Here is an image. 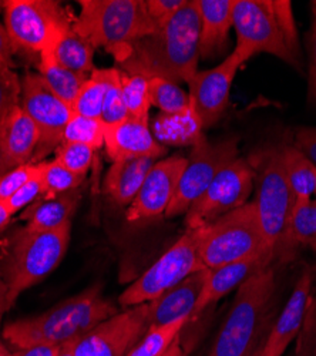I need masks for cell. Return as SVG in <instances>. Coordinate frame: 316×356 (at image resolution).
<instances>
[{"label":"cell","mask_w":316,"mask_h":356,"mask_svg":"<svg viewBox=\"0 0 316 356\" xmlns=\"http://www.w3.org/2000/svg\"><path fill=\"white\" fill-rule=\"evenodd\" d=\"M122 72V70H120ZM122 95L130 118L150 122V79L122 72Z\"/></svg>","instance_id":"obj_31"},{"label":"cell","mask_w":316,"mask_h":356,"mask_svg":"<svg viewBox=\"0 0 316 356\" xmlns=\"http://www.w3.org/2000/svg\"><path fill=\"white\" fill-rule=\"evenodd\" d=\"M313 271L305 268L258 356H282L286 348L298 338L313 293Z\"/></svg>","instance_id":"obj_17"},{"label":"cell","mask_w":316,"mask_h":356,"mask_svg":"<svg viewBox=\"0 0 316 356\" xmlns=\"http://www.w3.org/2000/svg\"><path fill=\"white\" fill-rule=\"evenodd\" d=\"M42 195V178L40 172L32 178L31 181L26 183L8 202L6 205L9 207V210L12 214L19 213L20 210L27 209L28 205L33 204L36 200H39Z\"/></svg>","instance_id":"obj_43"},{"label":"cell","mask_w":316,"mask_h":356,"mask_svg":"<svg viewBox=\"0 0 316 356\" xmlns=\"http://www.w3.org/2000/svg\"><path fill=\"white\" fill-rule=\"evenodd\" d=\"M282 161L295 201L310 200L316 193V165L294 144H285Z\"/></svg>","instance_id":"obj_27"},{"label":"cell","mask_w":316,"mask_h":356,"mask_svg":"<svg viewBox=\"0 0 316 356\" xmlns=\"http://www.w3.org/2000/svg\"><path fill=\"white\" fill-rule=\"evenodd\" d=\"M80 198V188L51 200L39 198L24 209L20 220L26 221V227L35 231L57 229L66 224H72V218L78 209Z\"/></svg>","instance_id":"obj_24"},{"label":"cell","mask_w":316,"mask_h":356,"mask_svg":"<svg viewBox=\"0 0 316 356\" xmlns=\"http://www.w3.org/2000/svg\"><path fill=\"white\" fill-rule=\"evenodd\" d=\"M22 108L35 122L40 138L31 164L46 161L63 143V134L74 113L69 104L51 93L43 79L33 72L22 77Z\"/></svg>","instance_id":"obj_12"},{"label":"cell","mask_w":316,"mask_h":356,"mask_svg":"<svg viewBox=\"0 0 316 356\" xmlns=\"http://www.w3.org/2000/svg\"><path fill=\"white\" fill-rule=\"evenodd\" d=\"M63 143L83 144L97 152L104 147V124L97 118L74 114L65 130Z\"/></svg>","instance_id":"obj_35"},{"label":"cell","mask_w":316,"mask_h":356,"mask_svg":"<svg viewBox=\"0 0 316 356\" xmlns=\"http://www.w3.org/2000/svg\"><path fill=\"white\" fill-rule=\"evenodd\" d=\"M94 154L96 152L88 145L76 143H63L56 150V160L63 164L72 172L85 177L93 164Z\"/></svg>","instance_id":"obj_38"},{"label":"cell","mask_w":316,"mask_h":356,"mask_svg":"<svg viewBox=\"0 0 316 356\" xmlns=\"http://www.w3.org/2000/svg\"><path fill=\"white\" fill-rule=\"evenodd\" d=\"M22 99V79L10 69L0 66V123L17 106Z\"/></svg>","instance_id":"obj_39"},{"label":"cell","mask_w":316,"mask_h":356,"mask_svg":"<svg viewBox=\"0 0 316 356\" xmlns=\"http://www.w3.org/2000/svg\"><path fill=\"white\" fill-rule=\"evenodd\" d=\"M199 15V57L219 56L234 29L235 0H195Z\"/></svg>","instance_id":"obj_21"},{"label":"cell","mask_w":316,"mask_h":356,"mask_svg":"<svg viewBox=\"0 0 316 356\" xmlns=\"http://www.w3.org/2000/svg\"><path fill=\"white\" fill-rule=\"evenodd\" d=\"M9 309H10L9 289H8V285H6L2 274H0V323H2V318Z\"/></svg>","instance_id":"obj_48"},{"label":"cell","mask_w":316,"mask_h":356,"mask_svg":"<svg viewBox=\"0 0 316 356\" xmlns=\"http://www.w3.org/2000/svg\"><path fill=\"white\" fill-rule=\"evenodd\" d=\"M15 49L12 40L8 35L5 24L0 22V66L13 69L16 66L15 62Z\"/></svg>","instance_id":"obj_46"},{"label":"cell","mask_w":316,"mask_h":356,"mask_svg":"<svg viewBox=\"0 0 316 356\" xmlns=\"http://www.w3.org/2000/svg\"><path fill=\"white\" fill-rule=\"evenodd\" d=\"M290 238L295 248L306 247L316 252V200L294 202L290 221Z\"/></svg>","instance_id":"obj_32"},{"label":"cell","mask_w":316,"mask_h":356,"mask_svg":"<svg viewBox=\"0 0 316 356\" xmlns=\"http://www.w3.org/2000/svg\"><path fill=\"white\" fill-rule=\"evenodd\" d=\"M151 106L157 107L163 114H177L190 108V96L180 84L165 79H150Z\"/></svg>","instance_id":"obj_34"},{"label":"cell","mask_w":316,"mask_h":356,"mask_svg":"<svg viewBox=\"0 0 316 356\" xmlns=\"http://www.w3.org/2000/svg\"><path fill=\"white\" fill-rule=\"evenodd\" d=\"M38 74L43 79L51 93L70 107L81 90L83 84L90 77V74H78L62 67L50 53L39 54Z\"/></svg>","instance_id":"obj_28"},{"label":"cell","mask_w":316,"mask_h":356,"mask_svg":"<svg viewBox=\"0 0 316 356\" xmlns=\"http://www.w3.org/2000/svg\"><path fill=\"white\" fill-rule=\"evenodd\" d=\"M13 214L10 213L6 202H0V232H2L10 222Z\"/></svg>","instance_id":"obj_49"},{"label":"cell","mask_w":316,"mask_h":356,"mask_svg":"<svg viewBox=\"0 0 316 356\" xmlns=\"http://www.w3.org/2000/svg\"><path fill=\"white\" fill-rule=\"evenodd\" d=\"M295 356H316V293H312L302 330L297 338Z\"/></svg>","instance_id":"obj_41"},{"label":"cell","mask_w":316,"mask_h":356,"mask_svg":"<svg viewBox=\"0 0 316 356\" xmlns=\"http://www.w3.org/2000/svg\"><path fill=\"white\" fill-rule=\"evenodd\" d=\"M154 138L161 145H194L204 136L203 124L199 122L192 106L183 113L160 114L150 127Z\"/></svg>","instance_id":"obj_25"},{"label":"cell","mask_w":316,"mask_h":356,"mask_svg":"<svg viewBox=\"0 0 316 356\" xmlns=\"http://www.w3.org/2000/svg\"><path fill=\"white\" fill-rule=\"evenodd\" d=\"M247 62V57L234 49L222 63L204 72H197L187 83L190 103L199 117L203 130L211 129L222 117L229 103L235 76Z\"/></svg>","instance_id":"obj_15"},{"label":"cell","mask_w":316,"mask_h":356,"mask_svg":"<svg viewBox=\"0 0 316 356\" xmlns=\"http://www.w3.org/2000/svg\"><path fill=\"white\" fill-rule=\"evenodd\" d=\"M62 346L51 345H35L13 352V356H59Z\"/></svg>","instance_id":"obj_47"},{"label":"cell","mask_w":316,"mask_h":356,"mask_svg":"<svg viewBox=\"0 0 316 356\" xmlns=\"http://www.w3.org/2000/svg\"><path fill=\"white\" fill-rule=\"evenodd\" d=\"M74 31L94 49L116 56L128 44L154 33L146 0H80Z\"/></svg>","instance_id":"obj_6"},{"label":"cell","mask_w":316,"mask_h":356,"mask_svg":"<svg viewBox=\"0 0 316 356\" xmlns=\"http://www.w3.org/2000/svg\"><path fill=\"white\" fill-rule=\"evenodd\" d=\"M72 234V224L51 231L22 227L13 231L0 250V274L9 289V305L28 288L47 278L63 261Z\"/></svg>","instance_id":"obj_5"},{"label":"cell","mask_w":316,"mask_h":356,"mask_svg":"<svg viewBox=\"0 0 316 356\" xmlns=\"http://www.w3.org/2000/svg\"><path fill=\"white\" fill-rule=\"evenodd\" d=\"M0 5L15 53L51 50L76 17L69 8L53 0H5Z\"/></svg>","instance_id":"obj_8"},{"label":"cell","mask_w":316,"mask_h":356,"mask_svg":"<svg viewBox=\"0 0 316 356\" xmlns=\"http://www.w3.org/2000/svg\"><path fill=\"white\" fill-rule=\"evenodd\" d=\"M233 19L237 33L235 50L244 54L247 60L267 53L299 69L301 65L285 44L269 0H235Z\"/></svg>","instance_id":"obj_13"},{"label":"cell","mask_w":316,"mask_h":356,"mask_svg":"<svg viewBox=\"0 0 316 356\" xmlns=\"http://www.w3.org/2000/svg\"><path fill=\"white\" fill-rule=\"evenodd\" d=\"M238 153V140L235 137L215 143L206 136L201 137L191 147L185 170L180 178L176 195L165 211V218L185 216L190 207L206 193L218 172L240 157Z\"/></svg>","instance_id":"obj_10"},{"label":"cell","mask_w":316,"mask_h":356,"mask_svg":"<svg viewBox=\"0 0 316 356\" xmlns=\"http://www.w3.org/2000/svg\"><path fill=\"white\" fill-rule=\"evenodd\" d=\"M194 231L198 240V258L208 270L248 258L272 255L252 201Z\"/></svg>","instance_id":"obj_7"},{"label":"cell","mask_w":316,"mask_h":356,"mask_svg":"<svg viewBox=\"0 0 316 356\" xmlns=\"http://www.w3.org/2000/svg\"><path fill=\"white\" fill-rule=\"evenodd\" d=\"M40 172V163L24 164L12 168L0 178V202H8L26 183Z\"/></svg>","instance_id":"obj_40"},{"label":"cell","mask_w":316,"mask_h":356,"mask_svg":"<svg viewBox=\"0 0 316 356\" xmlns=\"http://www.w3.org/2000/svg\"><path fill=\"white\" fill-rule=\"evenodd\" d=\"M268 265H275L274 257L267 254L255 258H248L237 262L226 264L207 271V278L195 304L190 323L203 315L210 307L217 304L225 295L240 288L249 277L265 268Z\"/></svg>","instance_id":"obj_19"},{"label":"cell","mask_w":316,"mask_h":356,"mask_svg":"<svg viewBox=\"0 0 316 356\" xmlns=\"http://www.w3.org/2000/svg\"><path fill=\"white\" fill-rule=\"evenodd\" d=\"M59 356H74V355L70 352V349L66 345H63L62 349H60V355Z\"/></svg>","instance_id":"obj_53"},{"label":"cell","mask_w":316,"mask_h":356,"mask_svg":"<svg viewBox=\"0 0 316 356\" xmlns=\"http://www.w3.org/2000/svg\"><path fill=\"white\" fill-rule=\"evenodd\" d=\"M312 27L308 40V96L316 103V3L312 5Z\"/></svg>","instance_id":"obj_44"},{"label":"cell","mask_w":316,"mask_h":356,"mask_svg":"<svg viewBox=\"0 0 316 356\" xmlns=\"http://www.w3.org/2000/svg\"><path fill=\"white\" fill-rule=\"evenodd\" d=\"M190 323V318H181L165 325L150 326L146 335L131 349L127 356H161Z\"/></svg>","instance_id":"obj_30"},{"label":"cell","mask_w":316,"mask_h":356,"mask_svg":"<svg viewBox=\"0 0 316 356\" xmlns=\"http://www.w3.org/2000/svg\"><path fill=\"white\" fill-rule=\"evenodd\" d=\"M206 270L198 258L195 231H185L134 284L119 296L124 308L147 304L184 281L191 274Z\"/></svg>","instance_id":"obj_9"},{"label":"cell","mask_w":316,"mask_h":356,"mask_svg":"<svg viewBox=\"0 0 316 356\" xmlns=\"http://www.w3.org/2000/svg\"><path fill=\"white\" fill-rule=\"evenodd\" d=\"M12 168H15V165L8 159L3 147H2V143H0V178H2L5 174H8Z\"/></svg>","instance_id":"obj_50"},{"label":"cell","mask_w":316,"mask_h":356,"mask_svg":"<svg viewBox=\"0 0 316 356\" xmlns=\"http://www.w3.org/2000/svg\"><path fill=\"white\" fill-rule=\"evenodd\" d=\"M161 356H187V352L181 345V337L177 338L174 343H172Z\"/></svg>","instance_id":"obj_51"},{"label":"cell","mask_w":316,"mask_h":356,"mask_svg":"<svg viewBox=\"0 0 316 356\" xmlns=\"http://www.w3.org/2000/svg\"><path fill=\"white\" fill-rule=\"evenodd\" d=\"M283 143H267L247 159L253 168V190L258 218L274 255V261L286 262L294 258L297 248L290 238V221L294 195L286 180L282 161Z\"/></svg>","instance_id":"obj_4"},{"label":"cell","mask_w":316,"mask_h":356,"mask_svg":"<svg viewBox=\"0 0 316 356\" xmlns=\"http://www.w3.org/2000/svg\"><path fill=\"white\" fill-rule=\"evenodd\" d=\"M185 165L187 157L180 154L156 161L138 194L128 205L126 213L127 221L138 224L158 218L163 214L165 216V211L176 195Z\"/></svg>","instance_id":"obj_16"},{"label":"cell","mask_w":316,"mask_h":356,"mask_svg":"<svg viewBox=\"0 0 316 356\" xmlns=\"http://www.w3.org/2000/svg\"><path fill=\"white\" fill-rule=\"evenodd\" d=\"M154 163L156 160L151 159H131L113 163L103 181L104 194L119 207L130 205Z\"/></svg>","instance_id":"obj_23"},{"label":"cell","mask_w":316,"mask_h":356,"mask_svg":"<svg viewBox=\"0 0 316 356\" xmlns=\"http://www.w3.org/2000/svg\"><path fill=\"white\" fill-rule=\"evenodd\" d=\"M122 72L119 67H111V76L108 81V87L106 92V97L103 102L101 117L100 120L104 126L117 124L128 118V113L122 95Z\"/></svg>","instance_id":"obj_36"},{"label":"cell","mask_w":316,"mask_h":356,"mask_svg":"<svg viewBox=\"0 0 316 356\" xmlns=\"http://www.w3.org/2000/svg\"><path fill=\"white\" fill-rule=\"evenodd\" d=\"M187 3V0H146L147 13L156 29L165 26Z\"/></svg>","instance_id":"obj_42"},{"label":"cell","mask_w":316,"mask_h":356,"mask_svg":"<svg viewBox=\"0 0 316 356\" xmlns=\"http://www.w3.org/2000/svg\"><path fill=\"white\" fill-rule=\"evenodd\" d=\"M39 138L35 122L22 106L15 107L0 123V143L15 167L32 163Z\"/></svg>","instance_id":"obj_22"},{"label":"cell","mask_w":316,"mask_h":356,"mask_svg":"<svg viewBox=\"0 0 316 356\" xmlns=\"http://www.w3.org/2000/svg\"><path fill=\"white\" fill-rule=\"evenodd\" d=\"M117 312L96 284L39 315L9 322L2 335L16 350L35 345L63 346Z\"/></svg>","instance_id":"obj_2"},{"label":"cell","mask_w":316,"mask_h":356,"mask_svg":"<svg viewBox=\"0 0 316 356\" xmlns=\"http://www.w3.org/2000/svg\"><path fill=\"white\" fill-rule=\"evenodd\" d=\"M207 271L201 270L164 292L157 300L149 302V325H165L181 318H190L203 291Z\"/></svg>","instance_id":"obj_20"},{"label":"cell","mask_w":316,"mask_h":356,"mask_svg":"<svg viewBox=\"0 0 316 356\" xmlns=\"http://www.w3.org/2000/svg\"><path fill=\"white\" fill-rule=\"evenodd\" d=\"M114 60L128 74L188 83L198 72L199 62V15L195 0H187L165 26L124 47Z\"/></svg>","instance_id":"obj_1"},{"label":"cell","mask_w":316,"mask_h":356,"mask_svg":"<svg viewBox=\"0 0 316 356\" xmlns=\"http://www.w3.org/2000/svg\"><path fill=\"white\" fill-rule=\"evenodd\" d=\"M104 148L111 163L131 159H151L158 161L167 154L153 136L150 122L126 118L117 124L104 126Z\"/></svg>","instance_id":"obj_18"},{"label":"cell","mask_w":316,"mask_h":356,"mask_svg":"<svg viewBox=\"0 0 316 356\" xmlns=\"http://www.w3.org/2000/svg\"><path fill=\"white\" fill-rule=\"evenodd\" d=\"M253 191V168L238 157L224 167L214 181L185 213L188 231L203 228L248 202Z\"/></svg>","instance_id":"obj_11"},{"label":"cell","mask_w":316,"mask_h":356,"mask_svg":"<svg viewBox=\"0 0 316 356\" xmlns=\"http://www.w3.org/2000/svg\"><path fill=\"white\" fill-rule=\"evenodd\" d=\"M110 76H111V67L93 70L88 81L83 84L74 103L72 104V110L74 114L97 118V120H100Z\"/></svg>","instance_id":"obj_29"},{"label":"cell","mask_w":316,"mask_h":356,"mask_svg":"<svg viewBox=\"0 0 316 356\" xmlns=\"http://www.w3.org/2000/svg\"><path fill=\"white\" fill-rule=\"evenodd\" d=\"M40 178H42V200H51L66 194L72 190L80 188L84 178L67 170L56 159L51 161L40 163Z\"/></svg>","instance_id":"obj_33"},{"label":"cell","mask_w":316,"mask_h":356,"mask_svg":"<svg viewBox=\"0 0 316 356\" xmlns=\"http://www.w3.org/2000/svg\"><path fill=\"white\" fill-rule=\"evenodd\" d=\"M294 145L316 165V127H302L295 134Z\"/></svg>","instance_id":"obj_45"},{"label":"cell","mask_w":316,"mask_h":356,"mask_svg":"<svg viewBox=\"0 0 316 356\" xmlns=\"http://www.w3.org/2000/svg\"><path fill=\"white\" fill-rule=\"evenodd\" d=\"M94 51L96 49L74 31V26H72L57 40L51 50L42 53L53 54L54 60L70 72L78 74H92L96 69Z\"/></svg>","instance_id":"obj_26"},{"label":"cell","mask_w":316,"mask_h":356,"mask_svg":"<svg viewBox=\"0 0 316 356\" xmlns=\"http://www.w3.org/2000/svg\"><path fill=\"white\" fill-rule=\"evenodd\" d=\"M149 328L147 302L117 312L66 346L74 356H127Z\"/></svg>","instance_id":"obj_14"},{"label":"cell","mask_w":316,"mask_h":356,"mask_svg":"<svg viewBox=\"0 0 316 356\" xmlns=\"http://www.w3.org/2000/svg\"><path fill=\"white\" fill-rule=\"evenodd\" d=\"M0 356H13V352H10L6 345L3 343V341L0 339Z\"/></svg>","instance_id":"obj_52"},{"label":"cell","mask_w":316,"mask_h":356,"mask_svg":"<svg viewBox=\"0 0 316 356\" xmlns=\"http://www.w3.org/2000/svg\"><path fill=\"white\" fill-rule=\"evenodd\" d=\"M275 292V265L249 277L238 288L208 356H258L269 334Z\"/></svg>","instance_id":"obj_3"},{"label":"cell","mask_w":316,"mask_h":356,"mask_svg":"<svg viewBox=\"0 0 316 356\" xmlns=\"http://www.w3.org/2000/svg\"><path fill=\"white\" fill-rule=\"evenodd\" d=\"M313 198H315V200H316V193H315V197H313Z\"/></svg>","instance_id":"obj_54"},{"label":"cell","mask_w":316,"mask_h":356,"mask_svg":"<svg viewBox=\"0 0 316 356\" xmlns=\"http://www.w3.org/2000/svg\"><path fill=\"white\" fill-rule=\"evenodd\" d=\"M269 5L282 32L286 47H288L291 54L295 57V60L301 65V44L292 3L290 0H269Z\"/></svg>","instance_id":"obj_37"}]
</instances>
